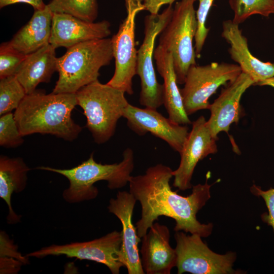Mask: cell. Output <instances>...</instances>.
<instances>
[{
	"instance_id": "obj_19",
	"label": "cell",
	"mask_w": 274,
	"mask_h": 274,
	"mask_svg": "<svg viewBox=\"0 0 274 274\" xmlns=\"http://www.w3.org/2000/svg\"><path fill=\"white\" fill-rule=\"evenodd\" d=\"M154 57L157 71L163 79V105L168 118L178 124H191L185 110L181 91L178 86L172 54L158 45L154 50Z\"/></svg>"
},
{
	"instance_id": "obj_6",
	"label": "cell",
	"mask_w": 274,
	"mask_h": 274,
	"mask_svg": "<svg viewBox=\"0 0 274 274\" xmlns=\"http://www.w3.org/2000/svg\"><path fill=\"white\" fill-rule=\"evenodd\" d=\"M196 1L177 2L170 21L160 33L158 45L172 54L178 84H184L188 70L196 64L193 45L197 28Z\"/></svg>"
},
{
	"instance_id": "obj_13",
	"label": "cell",
	"mask_w": 274,
	"mask_h": 274,
	"mask_svg": "<svg viewBox=\"0 0 274 274\" xmlns=\"http://www.w3.org/2000/svg\"><path fill=\"white\" fill-rule=\"evenodd\" d=\"M123 117L126 119L127 126L136 134L144 135L150 132L179 153L189 134L187 125L173 122L155 109L140 108L128 104Z\"/></svg>"
},
{
	"instance_id": "obj_29",
	"label": "cell",
	"mask_w": 274,
	"mask_h": 274,
	"mask_svg": "<svg viewBox=\"0 0 274 274\" xmlns=\"http://www.w3.org/2000/svg\"><path fill=\"white\" fill-rule=\"evenodd\" d=\"M251 192L254 195L261 197L264 200L268 213L261 215L262 220L270 226L274 233V188L263 190L259 186L253 184L250 187Z\"/></svg>"
},
{
	"instance_id": "obj_25",
	"label": "cell",
	"mask_w": 274,
	"mask_h": 274,
	"mask_svg": "<svg viewBox=\"0 0 274 274\" xmlns=\"http://www.w3.org/2000/svg\"><path fill=\"white\" fill-rule=\"evenodd\" d=\"M26 95L15 75L0 79V115L15 110Z\"/></svg>"
},
{
	"instance_id": "obj_4",
	"label": "cell",
	"mask_w": 274,
	"mask_h": 274,
	"mask_svg": "<svg viewBox=\"0 0 274 274\" xmlns=\"http://www.w3.org/2000/svg\"><path fill=\"white\" fill-rule=\"evenodd\" d=\"M113 58L109 38L90 40L67 48L57 58L59 77L52 92L76 93L98 80L100 68L109 64Z\"/></svg>"
},
{
	"instance_id": "obj_9",
	"label": "cell",
	"mask_w": 274,
	"mask_h": 274,
	"mask_svg": "<svg viewBox=\"0 0 274 274\" xmlns=\"http://www.w3.org/2000/svg\"><path fill=\"white\" fill-rule=\"evenodd\" d=\"M143 1L124 0L126 16L111 39L115 66L113 76L107 84L129 95L133 94L132 79L136 75L135 17L145 10Z\"/></svg>"
},
{
	"instance_id": "obj_21",
	"label": "cell",
	"mask_w": 274,
	"mask_h": 274,
	"mask_svg": "<svg viewBox=\"0 0 274 274\" xmlns=\"http://www.w3.org/2000/svg\"><path fill=\"white\" fill-rule=\"evenodd\" d=\"M52 16L53 13L47 5L42 10H35L30 20L18 31L9 43L25 55L49 44Z\"/></svg>"
},
{
	"instance_id": "obj_24",
	"label": "cell",
	"mask_w": 274,
	"mask_h": 274,
	"mask_svg": "<svg viewBox=\"0 0 274 274\" xmlns=\"http://www.w3.org/2000/svg\"><path fill=\"white\" fill-rule=\"evenodd\" d=\"M233 12L232 21L238 24L253 15L268 17L274 14V0H229Z\"/></svg>"
},
{
	"instance_id": "obj_3",
	"label": "cell",
	"mask_w": 274,
	"mask_h": 274,
	"mask_svg": "<svg viewBox=\"0 0 274 274\" xmlns=\"http://www.w3.org/2000/svg\"><path fill=\"white\" fill-rule=\"evenodd\" d=\"M133 168L134 154L129 148L124 151L123 159L118 163H97L92 153L87 160L70 169L43 166L36 167L59 174L68 180L69 187L63 192L62 196L65 201L72 203L95 198L98 191L93 184L99 181H107L108 187L111 189L124 187L129 183Z\"/></svg>"
},
{
	"instance_id": "obj_23",
	"label": "cell",
	"mask_w": 274,
	"mask_h": 274,
	"mask_svg": "<svg viewBox=\"0 0 274 274\" xmlns=\"http://www.w3.org/2000/svg\"><path fill=\"white\" fill-rule=\"evenodd\" d=\"M47 5L53 13L68 14L87 22H94L98 14L97 0H51Z\"/></svg>"
},
{
	"instance_id": "obj_32",
	"label": "cell",
	"mask_w": 274,
	"mask_h": 274,
	"mask_svg": "<svg viewBox=\"0 0 274 274\" xmlns=\"http://www.w3.org/2000/svg\"><path fill=\"white\" fill-rule=\"evenodd\" d=\"M257 85L259 86H269L274 88V77L261 81Z\"/></svg>"
},
{
	"instance_id": "obj_11",
	"label": "cell",
	"mask_w": 274,
	"mask_h": 274,
	"mask_svg": "<svg viewBox=\"0 0 274 274\" xmlns=\"http://www.w3.org/2000/svg\"><path fill=\"white\" fill-rule=\"evenodd\" d=\"M122 243V231H113L99 238L63 245H52L27 254L28 257L65 255L80 260L94 261L107 266L113 274H118L123 264L119 260Z\"/></svg>"
},
{
	"instance_id": "obj_1",
	"label": "cell",
	"mask_w": 274,
	"mask_h": 274,
	"mask_svg": "<svg viewBox=\"0 0 274 274\" xmlns=\"http://www.w3.org/2000/svg\"><path fill=\"white\" fill-rule=\"evenodd\" d=\"M173 170L162 164L149 167L145 173L131 176L129 181V192L141 206V217L135 223L138 234L143 237L160 216L175 220L174 230L197 234L202 237L212 233L213 225L199 222L198 212L211 198L212 185L208 183L192 186V193L183 196L172 190L169 182Z\"/></svg>"
},
{
	"instance_id": "obj_31",
	"label": "cell",
	"mask_w": 274,
	"mask_h": 274,
	"mask_svg": "<svg viewBox=\"0 0 274 274\" xmlns=\"http://www.w3.org/2000/svg\"><path fill=\"white\" fill-rule=\"evenodd\" d=\"M17 3H26L31 5L36 10H42L46 7L43 0H0V8H3L5 7L15 4Z\"/></svg>"
},
{
	"instance_id": "obj_22",
	"label": "cell",
	"mask_w": 274,
	"mask_h": 274,
	"mask_svg": "<svg viewBox=\"0 0 274 274\" xmlns=\"http://www.w3.org/2000/svg\"><path fill=\"white\" fill-rule=\"evenodd\" d=\"M30 170L21 157L10 158L1 155L0 157V197L9 208L7 221L9 224L20 221V216L13 210L11 196L13 193L22 191L27 183V174Z\"/></svg>"
},
{
	"instance_id": "obj_15",
	"label": "cell",
	"mask_w": 274,
	"mask_h": 274,
	"mask_svg": "<svg viewBox=\"0 0 274 274\" xmlns=\"http://www.w3.org/2000/svg\"><path fill=\"white\" fill-rule=\"evenodd\" d=\"M254 84L248 75L242 72L234 81L222 89L219 97L210 104L209 109L211 115L206 124L214 138L218 140L220 132L228 133L230 125L238 123L241 113L242 96Z\"/></svg>"
},
{
	"instance_id": "obj_26",
	"label": "cell",
	"mask_w": 274,
	"mask_h": 274,
	"mask_svg": "<svg viewBox=\"0 0 274 274\" xmlns=\"http://www.w3.org/2000/svg\"><path fill=\"white\" fill-rule=\"evenodd\" d=\"M14 113H8L0 117V145L5 148H15L23 143Z\"/></svg>"
},
{
	"instance_id": "obj_18",
	"label": "cell",
	"mask_w": 274,
	"mask_h": 274,
	"mask_svg": "<svg viewBox=\"0 0 274 274\" xmlns=\"http://www.w3.org/2000/svg\"><path fill=\"white\" fill-rule=\"evenodd\" d=\"M221 36L230 46L228 52L231 59L237 63L242 72L253 80L254 85L274 77V63L263 62L252 54L239 24L232 20L223 21Z\"/></svg>"
},
{
	"instance_id": "obj_10",
	"label": "cell",
	"mask_w": 274,
	"mask_h": 274,
	"mask_svg": "<svg viewBox=\"0 0 274 274\" xmlns=\"http://www.w3.org/2000/svg\"><path fill=\"white\" fill-rule=\"evenodd\" d=\"M197 234L187 235L176 231L175 250L177 255L178 273L192 274L236 273L233 269L236 258L234 252L219 254L212 251Z\"/></svg>"
},
{
	"instance_id": "obj_17",
	"label": "cell",
	"mask_w": 274,
	"mask_h": 274,
	"mask_svg": "<svg viewBox=\"0 0 274 274\" xmlns=\"http://www.w3.org/2000/svg\"><path fill=\"white\" fill-rule=\"evenodd\" d=\"M169 237L168 227L158 222L142 237L141 261L145 273L169 274L176 267L177 255L169 244Z\"/></svg>"
},
{
	"instance_id": "obj_27",
	"label": "cell",
	"mask_w": 274,
	"mask_h": 274,
	"mask_svg": "<svg viewBox=\"0 0 274 274\" xmlns=\"http://www.w3.org/2000/svg\"><path fill=\"white\" fill-rule=\"evenodd\" d=\"M26 55L15 49L9 42L2 43L0 46V79L15 75Z\"/></svg>"
},
{
	"instance_id": "obj_2",
	"label": "cell",
	"mask_w": 274,
	"mask_h": 274,
	"mask_svg": "<svg viewBox=\"0 0 274 274\" xmlns=\"http://www.w3.org/2000/svg\"><path fill=\"white\" fill-rule=\"evenodd\" d=\"M77 105L76 93L46 94L43 90H36L26 95L14 115L23 136L49 134L72 142L82 130L72 118Z\"/></svg>"
},
{
	"instance_id": "obj_20",
	"label": "cell",
	"mask_w": 274,
	"mask_h": 274,
	"mask_svg": "<svg viewBox=\"0 0 274 274\" xmlns=\"http://www.w3.org/2000/svg\"><path fill=\"white\" fill-rule=\"evenodd\" d=\"M55 48L48 44L26 55L15 76L24 87L26 94L34 92L41 83H48L57 71Z\"/></svg>"
},
{
	"instance_id": "obj_5",
	"label": "cell",
	"mask_w": 274,
	"mask_h": 274,
	"mask_svg": "<svg viewBox=\"0 0 274 274\" xmlns=\"http://www.w3.org/2000/svg\"><path fill=\"white\" fill-rule=\"evenodd\" d=\"M125 93L98 80L76 93L78 105L86 118V127L96 143L104 144L114 134L117 122L129 104Z\"/></svg>"
},
{
	"instance_id": "obj_28",
	"label": "cell",
	"mask_w": 274,
	"mask_h": 274,
	"mask_svg": "<svg viewBox=\"0 0 274 274\" xmlns=\"http://www.w3.org/2000/svg\"><path fill=\"white\" fill-rule=\"evenodd\" d=\"M197 1L199 3L198 9L196 11L197 28L194 38V48L196 57L199 58L210 30V28L207 27L206 23L214 0Z\"/></svg>"
},
{
	"instance_id": "obj_8",
	"label": "cell",
	"mask_w": 274,
	"mask_h": 274,
	"mask_svg": "<svg viewBox=\"0 0 274 274\" xmlns=\"http://www.w3.org/2000/svg\"><path fill=\"white\" fill-rule=\"evenodd\" d=\"M241 73L238 64L226 62L192 65L187 73L184 87L180 89L187 114L209 109V98L220 86L234 81Z\"/></svg>"
},
{
	"instance_id": "obj_30",
	"label": "cell",
	"mask_w": 274,
	"mask_h": 274,
	"mask_svg": "<svg viewBox=\"0 0 274 274\" xmlns=\"http://www.w3.org/2000/svg\"><path fill=\"white\" fill-rule=\"evenodd\" d=\"M176 0H144L143 4L145 10L150 14H157L159 10L164 5H172Z\"/></svg>"
},
{
	"instance_id": "obj_14",
	"label": "cell",
	"mask_w": 274,
	"mask_h": 274,
	"mask_svg": "<svg viewBox=\"0 0 274 274\" xmlns=\"http://www.w3.org/2000/svg\"><path fill=\"white\" fill-rule=\"evenodd\" d=\"M136 201L129 192L118 191L116 197L110 199L108 209L119 219L122 225L120 262L126 268L128 274H144L138 249L141 237L132 221Z\"/></svg>"
},
{
	"instance_id": "obj_16",
	"label": "cell",
	"mask_w": 274,
	"mask_h": 274,
	"mask_svg": "<svg viewBox=\"0 0 274 274\" xmlns=\"http://www.w3.org/2000/svg\"><path fill=\"white\" fill-rule=\"evenodd\" d=\"M111 34L107 20L87 22L73 16L53 13L49 44L67 49L82 42L106 38Z\"/></svg>"
},
{
	"instance_id": "obj_7",
	"label": "cell",
	"mask_w": 274,
	"mask_h": 274,
	"mask_svg": "<svg viewBox=\"0 0 274 274\" xmlns=\"http://www.w3.org/2000/svg\"><path fill=\"white\" fill-rule=\"evenodd\" d=\"M172 5L161 13L146 16L144 20V38L138 50L136 72L141 80L140 104L145 108L157 110L164 104L163 85L157 81L153 64L155 42L170 21Z\"/></svg>"
},
{
	"instance_id": "obj_12",
	"label": "cell",
	"mask_w": 274,
	"mask_h": 274,
	"mask_svg": "<svg viewBox=\"0 0 274 274\" xmlns=\"http://www.w3.org/2000/svg\"><path fill=\"white\" fill-rule=\"evenodd\" d=\"M203 116H200L192 123L182 150L178 167L173 170V186L185 191L192 187L191 183L194 169L200 161L217 151L216 141L211 134Z\"/></svg>"
}]
</instances>
